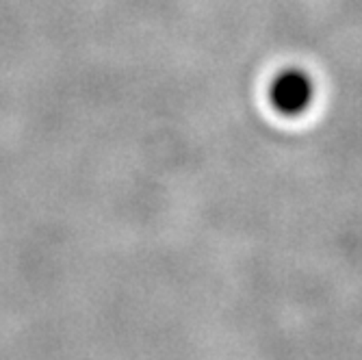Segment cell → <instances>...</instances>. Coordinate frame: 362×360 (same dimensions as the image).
Segmentation results:
<instances>
[{
    "label": "cell",
    "instance_id": "obj_1",
    "mask_svg": "<svg viewBox=\"0 0 362 360\" xmlns=\"http://www.w3.org/2000/svg\"><path fill=\"white\" fill-rule=\"evenodd\" d=\"M315 95L317 85L313 76L304 68H295V65H288V68L276 72L267 87L269 105L282 117L304 115L313 107Z\"/></svg>",
    "mask_w": 362,
    "mask_h": 360
}]
</instances>
